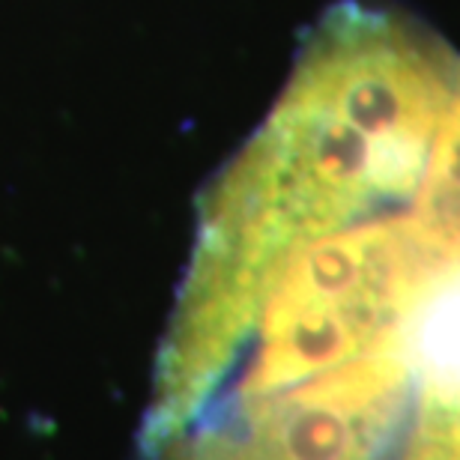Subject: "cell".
Masks as SVG:
<instances>
[{"label": "cell", "mask_w": 460, "mask_h": 460, "mask_svg": "<svg viewBox=\"0 0 460 460\" xmlns=\"http://www.w3.org/2000/svg\"><path fill=\"white\" fill-rule=\"evenodd\" d=\"M144 460H460V51L338 4L207 189Z\"/></svg>", "instance_id": "obj_1"}]
</instances>
